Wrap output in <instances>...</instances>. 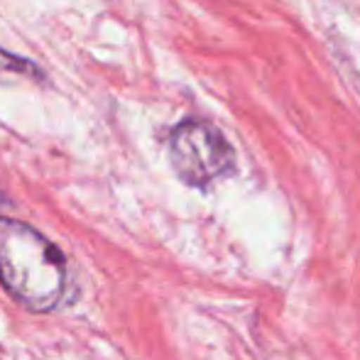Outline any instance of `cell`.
<instances>
[{
  "instance_id": "7a4b0ae2",
  "label": "cell",
  "mask_w": 360,
  "mask_h": 360,
  "mask_svg": "<svg viewBox=\"0 0 360 360\" xmlns=\"http://www.w3.org/2000/svg\"><path fill=\"white\" fill-rule=\"evenodd\" d=\"M169 162L186 186L206 189L236 167L228 140L204 120H184L169 135Z\"/></svg>"
},
{
  "instance_id": "3957f363",
  "label": "cell",
  "mask_w": 360,
  "mask_h": 360,
  "mask_svg": "<svg viewBox=\"0 0 360 360\" xmlns=\"http://www.w3.org/2000/svg\"><path fill=\"white\" fill-rule=\"evenodd\" d=\"M3 72H18V74L30 72V76H39L34 64L25 62V59H18V57H13L10 52H3V49H0V74H3Z\"/></svg>"
},
{
  "instance_id": "6da1fadb",
  "label": "cell",
  "mask_w": 360,
  "mask_h": 360,
  "mask_svg": "<svg viewBox=\"0 0 360 360\" xmlns=\"http://www.w3.org/2000/svg\"><path fill=\"white\" fill-rule=\"evenodd\" d=\"M0 282L30 311H49L67 285L64 255L32 226L0 218Z\"/></svg>"
}]
</instances>
